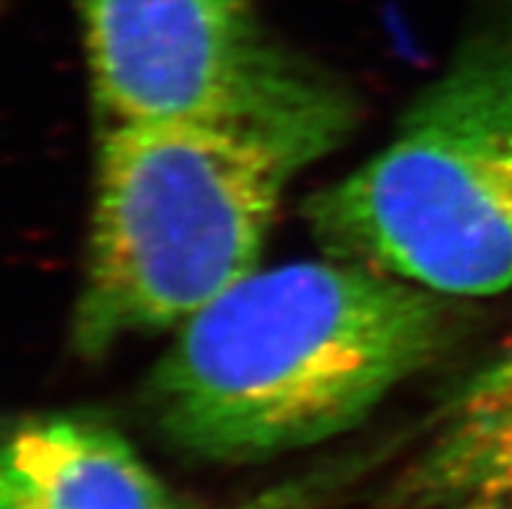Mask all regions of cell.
Here are the masks:
<instances>
[{"label":"cell","mask_w":512,"mask_h":509,"mask_svg":"<svg viewBox=\"0 0 512 509\" xmlns=\"http://www.w3.org/2000/svg\"><path fill=\"white\" fill-rule=\"evenodd\" d=\"M307 164L289 143L237 125H102L78 354L180 328L258 271L281 195Z\"/></svg>","instance_id":"7a4b0ae2"},{"label":"cell","mask_w":512,"mask_h":509,"mask_svg":"<svg viewBox=\"0 0 512 509\" xmlns=\"http://www.w3.org/2000/svg\"><path fill=\"white\" fill-rule=\"evenodd\" d=\"M312 237L445 297L512 289V0H492L362 167L305 203Z\"/></svg>","instance_id":"3957f363"},{"label":"cell","mask_w":512,"mask_h":509,"mask_svg":"<svg viewBox=\"0 0 512 509\" xmlns=\"http://www.w3.org/2000/svg\"><path fill=\"white\" fill-rule=\"evenodd\" d=\"M458 317L455 297L333 255L253 271L180 325L143 398L190 455L268 458L362 424Z\"/></svg>","instance_id":"6da1fadb"},{"label":"cell","mask_w":512,"mask_h":509,"mask_svg":"<svg viewBox=\"0 0 512 509\" xmlns=\"http://www.w3.org/2000/svg\"><path fill=\"white\" fill-rule=\"evenodd\" d=\"M0 509H182L115 426L42 413L0 429Z\"/></svg>","instance_id":"5b68a950"},{"label":"cell","mask_w":512,"mask_h":509,"mask_svg":"<svg viewBox=\"0 0 512 509\" xmlns=\"http://www.w3.org/2000/svg\"><path fill=\"white\" fill-rule=\"evenodd\" d=\"M396 509H512V354L466 382L398 486Z\"/></svg>","instance_id":"8992f818"},{"label":"cell","mask_w":512,"mask_h":509,"mask_svg":"<svg viewBox=\"0 0 512 509\" xmlns=\"http://www.w3.org/2000/svg\"><path fill=\"white\" fill-rule=\"evenodd\" d=\"M468 509H500V507H468Z\"/></svg>","instance_id":"ba28073f"},{"label":"cell","mask_w":512,"mask_h":509,"mask_svg":"<svg viewBox=\"0 0 512 509\" xmlns=\"http://www.w3.org/2000/svg\"><path fill=\"white\" fill-rule=\"evenodd\" d=\"M333 481H336L333 476L318 473V476L299 478V481H289L284 486L268 489L258 497L224 509H315L325 499Z\"/></svg>","instance_id":"52a82bcc"},{"label":"cell","mask_w":512,"mask_h":509,"mask_svg":"<svg viewBox=\"0 0 512 509\" xmlns=\"http://www.w3.org/2000/svg\"><path fill=\"white\" fill-rule=\"evenodd\" d=\"M102 125L206 120L310 162L351 128L349 97L271 42L253 0H76Z\"/></svg>","instance_id":"277c9868"}]
</instances>
